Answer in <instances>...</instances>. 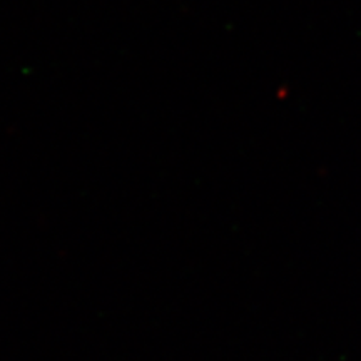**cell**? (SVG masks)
Masks as SVG:
<instances>
[]
</instances>
